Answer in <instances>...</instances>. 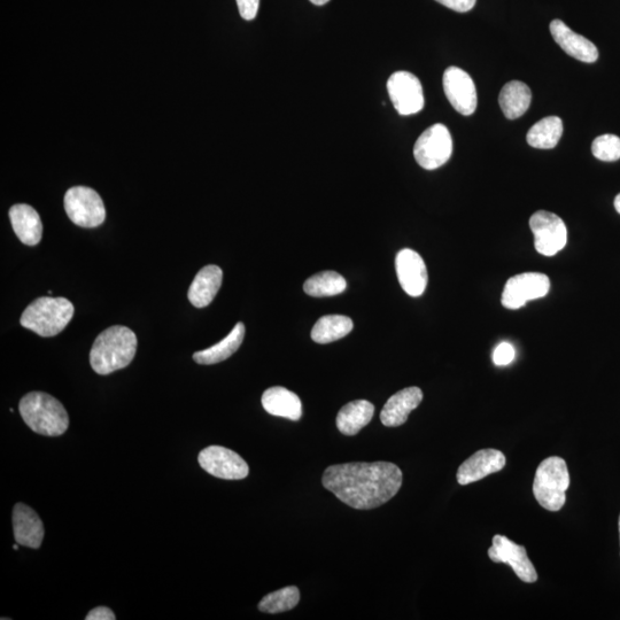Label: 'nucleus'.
<instances>
[{
    "mask_svg": "<svg viewBox=\"0 0 620 620\" xmlns=\"http://www.w3.org/2000/svg\"><path fill=\"white\" fill-rule=\"evenodd\" d=\"M322 484L346 506L370 510L398 494L402 471L391 462L336 464L324 471Z\"/></svg>",
    "mask_w": 620,
    "mask_h": 620,
    "instance_id": "f257e3e1",
    "label": "nucleus"
},
{
    "mask_svg": "<svg viewBox=\"0 0 620 620\" xmlns=\"http://www.w3.org/2000/svg\"><path fill=\"white\" fill-rule=\"evenodd\" d=\"M136 351L135 332L115 325L96 338L90 352V364L98 375H110L116 370L127 368L133 362Z\"/></svg>",
    "mask_w": 620,
    "mask_h": 620,
    "instance_id": "f03ea898",
    "label": "nucleus"
},
{
    "mask_svg": "<svg viewBox=\"0 0 620 620\" xmlns=\"http://www.w3.org/2000/svg\"><path fill=\"white\" fill-rule=\"evenodd\" d=\"M23 421L31 430L46 437H59L69 428V416L64 405L44 392H30L20 401Z\"/></svg>",
    "mask_w": 620,
    "mask_h": 620,
    "instance_id": "7ed1b4c3",
    "label": "nucleus"
},
{
    "mask_svg": "<svg viewBox=\"0 0 620 620\" xmlns=\"http://www.w3.org/2000/svg\"><path fill=\"white\" fill-rule=\"evenodd\" d=\"M74 315V306L65 298H38L26 308L21 316L23 328L49 338L64 331Z\"/></svg>",
    "mask_w": 620,
    "mask_h": 620,
    "instance_id": "20e7f679",
    "label": "nucleus"
},
{
    "mask_svg": "<svg viewBox=\"0 0 620 620\" xmlns=\"http://www.w3.org/2000/svg\"><path fill=\"white\" fill-rule=\"evenodd\" d=\"M569 486L570 474L567 462L562 457H548L541 462L534 477V498L542 508L556 513L567 501Z\"/></svg>",
    "mask_w": 620,
    "mask_h": 620,
    "instance_id": "39448f33",
    "label": "nucleus"
},
{
    "mask_svg": "<svg viewBox=\"0 0 620 620\" xmlns=\"http://www.w3.org/2000/svg\"><path fill=\"white\" fill-rule=\"evenodd\" d=\"M64 205L66 213L76 226L97 228L106 219L102 198L87 186H74L66 192Z\"/></svg>",
    "mask_w": 620,
    "mask_h": 620,
    "instance_id": "423d86ee",
    "label": "nucleus"
},
{
    "mask_svg": "<svg viewBox=\"0 0 620 620\" xmlns=\"http://www.w3.org/2000/svg\"><path fill=\"white\" fill-rule=\"evenodd\" d=\"M453 139L444 124H433L417 139L414 157L417 164L426 170L438 169L451 159Z\"/></svg>",
    "mask_w": 620,
    "mask_h": 620,
    "instance_id": "0eeeda50",
    "label": "nucleus"
},
{
    "mask_svg": "<svg viewBox=\"0 0 620 620\" xmlns=\"http://www.w3.org/2000/svg\"><path fill=\"white\" fill-rule=\"evenodd\" d=\"M530 228L534 235V247L545 257H554L568 243V229L560 216L539 211L530 219Z\"/></svg>",
    "mask_w": 620,
    "mask_h": 620,
    "instance_id": "6e6552de",
    "label": "nucleus"
},
{
    "mask_svg": "<svg viewBox=\"0 0 620 620\" xmlns=\"http://www.w3.org/2000/svg\"><path fill=\"white\" fill-rule=\"evenodd\" d=\"M550 290V279L541 273H524L508 279L503 289L501 302L503 307L516 310L527 302L544 298Z\"/></svg>",
    "mask_w": 620,
    "mask_h": 620,
    "instance_id": "1a4fd4ad",
    "label": "nucleus"
},
{
    "mask_svg": "<svg viewBox=\"0 0 620 620\" xmlns=\"http://www.w3.org/2000/svg\"><path fill=\"white\" fill-rule=\"evenodd\" d=\"M200 467L209 475L227 480L245 479L250 468L242 456L226 447L209 446L198 456Z\"/></svg>",
    "mask_w": 620,
    "mask_h": 620,
    "instance_id": "9d476101",
    "label": "nucleus"
},
{
    "mask_svg": "<svg viewBox=\"0 0 620 620\" xmlns=\"http://www.w3.org/2000/svg\"><path fill=\"white\" fill-rule=\"evenodd\" d=\"M387 91H389L395 110L400 115H414L423 110V88L414 74L394 73L387 81Z\"/></svg>",
    "mask_w": 620,
    "mask_h": 620,
    "instance_id": "9b49d317",
    "label": "nucleus"
},
{
    "mask_svg": "<svg viewBox=\"0 0 620 620\" xmlns=\"http://www.w3.org/2000/svg\"><path fill=\"white\" fill-rule=\"evenodd\" d=\"M488 557L494 563L510 565L516 576L527 584L536 583L538 573L527 556L526 548L515 544L505 536H494L492 547L488 549Z\"/></svg>",
    "mask_w": 620,
    "mask_h": 620,
    "instance_id": "f8f14e48",
    "label": "nucleus"
},
{
    "mask_svg": "<svg viewBox=\"0 0 620 620\" xmlns=\"http://www.w3.org/2000/svg\"><path fill=\"white\" fill-rule=\"evenodd\" d=\"M445 95L456 112L469 116L478 105L477 89L471 76L459 67L446 69L443 79Z\"/></svg>",
    "mask_w": 620,
    "mask_h": 620,
    "instance_id": "ddd939ff",
    "label": "nucleus"
},
{
    "mask_svg": "<svg viewBox=\"0 0 620 620\" xmlns=\"http://www.w3.org/2000/svg\"><path fill=\"white\" fill-rule=\"evenodd\" d=\"M398 279L403 291L410 297H420L428 286V269L421 255L405 248L395 259Z\"/></svg>",
    "mask_w": 620,
    "mask_h": 620,
    "instance_id": "4468645a",
    "label": "nucleus"
},
{
    "mask_svg": "<svg viewBox=\"0 0 620 620\" xmlns=\"http://www.w3.org/2000/svg\"><path fill=\"white\" fill-rule=\"evenodd\" d=\"M505 454L498 449H482L465 460L457 471V482L465 486L479 482L506 467Z\"/></svg>",
    "mask_w": 620,
    "mask_h": 620,
    "instance_id": "2eb2a0df",
    "label": "nucleus"
},
{
    "mask_svg": "<svg viewBox=\"0 0 620 620\" xmlns=\"http://www.w3.org/2000/svg\"><path fill=\"white\" fill-rule=\"evenodd\" d=\"M549 29L555 42L570 57L581 62H587V64H593V62L599 59L598 48L591 41L587 40L586 37L571 30L563 21H552Z\"/></svg>",
    "mask_w": 620,
    "mask_h": 620,
    "instance_id": "dca6fc26",
    "label": "nucleus"
},
{
    "mask_svg": "<svg viewBox=\"0 0 620 620\" xmlns=\"http://www.w3.org/2000/svg\"><path fill=\"white\" fill-rule=\"evenodd\" d=\"M13 531L20 546L38 549L44 539V525L34 509L18 503L13 509Z\"/></svg>",
    "mask_w": 620,
    "mask_h": 620,
    "instance_id": "f3484780",
    "label": "nucleus"
},
{
    "mask_svg": "<svg viewBox=\"0 0 620 620\" xmlns=\"http://www.w3.org/2000/svg\"><path fill=\"white\" fill-rule=\"evenodd\" d=\"M423 401V392L420 387H407L392 395L387 400L381 413V421L387 428H397L405 424L410 413Z\"/></svg>",
    "mask_w": 620,
    "mask_h": 620,
    "instance_id": "a211bd4d",
    "label": "nucleus"
},
{
    "mask_svg": "<svg viewBox=\"0 0 620 620\" xmlns=\"http://www.w3.org/2000/svg\"><path fill=\"white\" fill-rule=\"evenodd\" d=\"M10 220L15 235L28 246H35L41 242L43 224L40 214L26 204L14 205L10 209Z\"/></svg>",
    "mask_w": 620,
    "mask_h": 620,
    "instance_id": "6ab92c4d",
    "label": "nucleus"
},
{
    "mask_svg": "<svg viewBox=\"0 0 620 620\" xmlns=\"http://www.w3.org/2000/svg\"><path fill=\"white\" fill-rule=\"evenodd\" d=\"M262 406L266 412L273 416L288 418L293 422L300 421L302 417V403L296 393L282 386L270 387L262 395Z\"/></svg>",
    "mask_w": 620,
    "mask_h": 620,
    "instance_id": "aec40b11",
    "label": "nucleus"
},
{
    "mask_svg": "<svg viewBox=\"0 0 620 620\" xmlns=\"http://www.w3.org/2000/svg\"><path fill=\"white\" fill-rule=\"evenodd\" d=\"M222 279L223 271L220 267L211 265L201 269L193 279L188 292L191 304L197 308L211 305L221 288Z\"/></svg>",
    "mask_w": 620,
    "mask_h": 620,
    "instance_id": "412c9836",
    "label": "nucleus"
},
{
    "mask_svg": "<svg viewBox=\"0 0 620 620\" xmlns=\"http://www.w3.org/2000/svg\"><path fill=\"white\" fill-rule=\"evenodd\" d=\"M375 415V407L367 400L347 403L337 415V428L345 436H355L367 426Z\"/></svg>",
    "mask_w": 620,
    "mask_h": 620,
    "instance_id": "4be33fe9",
    "label": "nucleus"
},
{
    "mask_svg": "<svg viewBox=\"0 0 620 620\" xmlns=\"http://www.w3.org/2000/svg\"><path fill=\"white\" fill-rule=\"evenodd\" d=\"M531 102V89L521 81L507 83L500 92L499 104L509 120L521 118L529 110Z\"/></svg>",
    "mask_w": 620,
    "mask_h": 620,
    "instance_id": "5701e85b",
    "label": "nucleus"
},
{
    "mask_svg": "<svg viewBox=\"0 0 620 620\" xmlns=\"http://www.w3.org/2000/svg\"><path fill=\"white\" fill-rule=\"evenodd\" d=\"M244 337L245 325L239 322L219 344L193 354V360L198 364H204V366H211V364L226 361L232 354H235L239 350L240 345L243 344Z\"/></svg>",
    "mask_w": 620,
    "mask_h": 620,
    "instance_id": "b1692460",
    "label": "nucleus"
},
{
    "mask_svg": "<svg viewBox=\"0 0 620 620\" xmlns=\"http://www.w3.org/2000/svg\"><path fill=\"white\" fill-rule=\"evenodd\" d=\"M563 135V121L558 116L548 118L534 124L527 133L526 141L534 149H554Z\"/></svg>",
    "mask_w": 620,
    "mask_h": 620,
    "instance_id": "393cba45",
    "label": "nucleus"
},
{
    "mask_svg": "<svg viewBox=\"0 0 620 620\" xmlns=\"http://www.w3.org/2000/svg\"><path fill=\"white\" fill-rule=\"evenodd\" d=\"M354 328L350 317L343 315H327L316 322L312 330V339L317 344H330L344 338Z\"/></svg>",
    "mask_w": 620,
    "mask_h": 620,
    "instance_id": "a878e982",
    "label": "nucleus"
},
{
    "mask_svg": "<svg viewBox=\"0 0 620 620\" xmlns=\"http://www.w3.org/2000/svg\"><path fill=\"white\" fill-rule=\"evenodd\" d=\"M346 279L336 271H323L307 279L304 291L310 297H333L345 292Z\"/></svg>",
    "mask_w": 620,
    "mask_h": 620,
    "instance_id": "bb28decb",
    "label": "nucleus"
},
{
    "mask_svg": "<svg viewBox=\"0 0 620 620\" xmlns=\"http://www.w3.org/2000/svg\"><path fill=\"white\" fill-rule=\"evenodd\" d=\"M300 592L296 586H289L265 596L259 603V610L266 614H281L298 606Z\"/></svg>",
    "mask_w": 620,
    "mask_h": 620,
    "instance_id": "cd10ccee",
    "label": "nucleus"
},
{
    "mask_svg": "<svg viewBox=\"0 0 620 620\" xmlns=\"http://www.w3.org/2000/svg\"><path fill=\"white\" fill-rule=\"evenodd\" d=\"M592 152L596 159L614 162L620 159V138L616 135H602L594 139Z\"/></svg>",
    "mask_w": 620,
    "mask_h": 620,
    "instance_id": "c85d7f7f",
    "label": "nucleus"
},
{
    "mask_svg": "<svg viewBox=\"0 0 620 620\" xmlns=\"http://www.w3.org/2000/svg\"><path fill=\"white\" fill-rule=\"evenodd\" d=\"M515 355L516 352L513 345L509 343H501L495 348L493 353V362L499 367L508 366V364L515 360Z\"/></svg>",
    "mask_w": 620,
    "mask_h": 620,
    "instance_id": "c756f323",
    "label": "nucleus"
},
{
    "mask_svg": "<svg viewBox=\"0 0 620 620\" xmlns=\"http://www.w3.org/2000/svg\"><path fill=\"white\" fill-rule=\"evenodd\" d=\"M240 17L246 21H252L257 18L260 0H237Z\"/></svg>",
    "mask_w": 620,
    "mask_h": 620,
    "instance_id": "7c9ffc66",
    "label": "nucleus"
},
{
    "mask_svg": "<svg viewBox=\"0 0 620 620\" xmlns=\"http://www.w3.org/2000/svg\"><path fill=\"white\" fill-rule=\"evenodd\" d=\"M436 2L455 12L465 13L474 9L477 0H436Z\"/></svg>",
    "mask_w": 620,
    "mask_h": 620,
    "instance_id": "2f4dec72",
    "label": "nucleus"
},
{
    "mask_svg": "<svg viewBox=\"0 0 620 620\" xmlns=\"http://www.w3.org/2000/svg\"><path fill=\"white\" fill-rule=\"evenodd\" d=\"M87 620H115L116 616L114 612L107 607H97L92 609L88 616L85 617Z\"/></svg>",
    "mask_w": 620,
    "mask_h": 620,
    "instance_id": "473e14b6",
    "label": "nucleus"
},
{
    "mask_svg": "<svg viewBox=\"0 0 620 620\" xmlns=\"http://www.w3.org/2000/svg\"><path fill=\"white\" fill-rule=\"evenodd\" d=\"M309 2H312L314 5L317 6H323L325 4H328L330 0H309Z\"/></svg>",
    "mask_w": 620,
    "mask_h": 620,
    "instance_id": "72a5a7b5",
    "label": "nucleus"
},
{
    "mask_svg": "<svg viewBox=\"0 0 620 620\" xmlns=\"http://www.w3.org/2000/svg\"><path fill=\"white\" fill-rule=\"evenodd\" d=\"M615 208L618 214H620V193L619 195L615 198Z\"/></svg>",
    "mask_w": 620,
    "mask_h": 620,
    "instance_id": "f704fd0d",
    "label": "nucleus"
},
{
    "mask_svg": "<svg viewBox=\"0 0 620 620\" xmlns=\"http://www.w3.org/2000/svg\"><path fill=\"white\" fill-rule=\"evenodd\" d=\"M618 527H619V538H620V515H619Z\"/></svg>",
    "mask_w": 620,
    "mask_h": 620,
    "instance_id": "c9c22d12",
    "label": "nucleus"
}]
</instances>
